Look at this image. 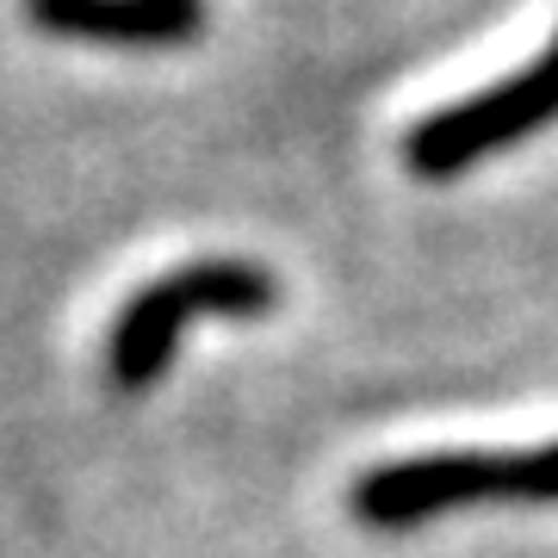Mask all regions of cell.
<instances>
[{
	"label": "cell",
	"instance_id": "cell-1",
	"mask_svg": "<svg viewBox=\"0 0 558 558\" xmlns=\"http://www.w3.org/2000/svg\"><path fill=\"white\" fill-rule=\"evenodd\" d=\"M478 502H558V440L546 447H502V453H416L366 465L348 484V515L373 534H410L440 515L478 509Z\"/></svg>",
	"mask_w": 558,
	"mask_h": 558
},
{
	"label": "cell",
	"instance_id": "cell-2",
	"mask_svg": "<svg viewBox=\"0 0 558 558\" xmlns=\"http://www.w3.org/2000/svg\"><path fill=\"white\" fill-rule=\"evenodd\" d=\"M279 311V279L260 260L242 255H205L180 260L174 274L137 286L124 311L106 329V379L112 391H149L168 379L180 348V329L199 317L223 323H260Z\"/></svg>",
	"mask_w": 558,
	"mask_h": 558
},
{
	"label": "cell",
	"instance_id": "cell-3",
	"mask_svg": "<svg viewBox=\"0 0 558 558\" xmlns=\"http://www.w3.org/2000/svg\"><path fill=\"white\" fill-rule=\"evenodd\" d=\"M558 124V38L539 50L527 69L490 81L453 106H435L428 119L403 131V168L416 180H459L497 149H515L534 131Z\"/></svg>",
	"mask_w": 558,
	"mask_h": 558
},
{
	"label": "cell",
	"instance_id": "cell-4",
	"mask_svg": "<svg viewBox=\"0 0 558 558\" xmlns=\"http://www.w3.org/2000/svg\"><path fill=\"white\" fill-rule=\"evenodd\" d=\"M25 20L69 44L168 50L205 32V0H25Z\"/></svg>",
	"mask_w": 558,
	"mask_h": 558
}]
</instances>
